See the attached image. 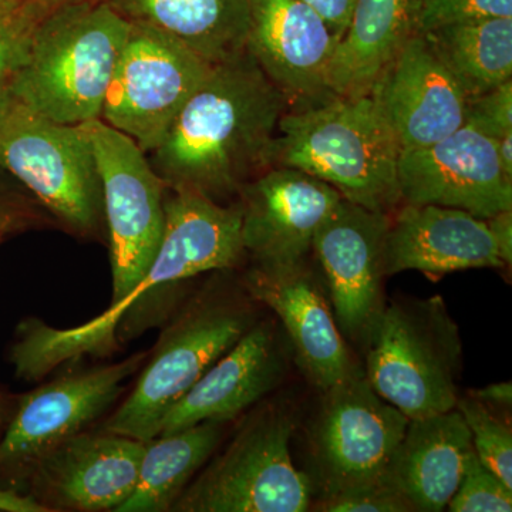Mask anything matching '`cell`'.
Segmentation results:
<instances>
[{"label":"cell","mask_w":512,"mask_h":512,"mask_svg":"<svg viewBox=\"0 0 512 512\" xmlns=\"http://www.w3.org/2000/svg\"><path fill=\"white\" fill-rule=\"evenodd\" d=\"M99 174L110 237L113 303L153 264L165 227L167 185L133 138L96 119L82 124Z\"/></svg>","instance_id":"cell-8"},{"label":"cell","mask_w":512,"mask_h":512,"mask_svg":"<svg viewBox=\"0 0 512 512\" xmlns=\"http://www.w3.org/2000/svg\"><path fill=\"white\" fill-rule=\"evenodd\" d=\"M454 77L467 101L512 76V18L454 23L421 33Z\"/></svg>","instance_id":"cell-25"},{"label":"cell","mask_w":512,"mask_h":512,"mask_svg":"<svg viewBox=\"0 0 512 512\" xmlns=\"http://www.w3.org/2000/svg\"><path fill=\"white\" fill-rule=\"evenodd\" d=\"M130 23L104 0H74L40 16L9 90L57 123L100 119Z\"/></svg>","instance_id":"cell-4"},{"label":"cell","mask_w":512,"mask_h":512,"mask_svg":"<svg viewBox=\"0 0 512 512\" xmlns=\"http://www.w3.org/2000/svg\"><path fill=\"white\" fill-rule=\"evenodd\" d=\"M456 409L466 420L478 460L512 488V433L488 406L467 396L458 397Z\"/></svg>","instance_id":"cell-27"},{"label":"cell","mask_w":512,"mask_h":512,"mask_svg":"<svg viewBox=\"0 0 512 512\" xmlns=\"http://www.w3.org/2000/svg\"><path fill=\"white\" fill-rule=\"evenodd\" d=\"M0 237H2V234H0Z\"/></svg>","instance_id":"cell-41"},{"label":"cell","mask_w":512,"mask_h":512,"mask_svg":"<svg viewBox=\"0 0 512 512\" xmlns=\"http://www.w3.org/2000/svg\"><path fill=\"white\" fill-rule=\"evenodd\" d=\"M291 107L248 50L212 64L148 160L167 188L221 202L272 167L279 121Z\"/></svg>","instance_id":"cell-1"},{"label":"cell","mask_w":512,"mask_h":512,"mask_svg":"<svg viewBox=\"0 0 512 512\" xmlns=\"http://www.w3.org/2000/svg\"><path fill=\"white\" fill-rule=\"evenodd\" d=\"M468 396L485 404V406L507 409L512 404V384L511 382L490 384V386H485L483 389L470 390Z\"/></svg>","instance_id":"cell-36"},{"label":"cell","mask_w":512,"mask_h":512,"mask_svg":"<svg viewBox=\"0 0 512 512\" xmlns=\"http://www.w3.org/2000/svg\"><path fill=\"white\" fill-rule=\"evenodd\" d=\"M497 148L498 160L508 177L512 178V134L494 141Z\"/></svg>","instance_id":"cell-39"},{"label":"cell","mask_w":512,"mask_h":512,"mask_svg":"<svg viewBox=\"0 0 512 512\" xmlns=\"http://www.w3.org/2000/svg\"><path fill=\"white\" fill-rule=\"evenodd\" d=\"M493 18H512V0H421L417 33Z\"/></svg>","instance_id":"cell-29"},{"label":"cell","mask_w":512,"mask_h":512,"mask_svg":"<svg viewBox=\"0 0 512 512\" xmlns=\"http://www.w3.org/2000/svg\"><path fill=\"white\" fill-rule=\"evenodd\" d=\"M40 16L42 15L25 0H0V29L32 22Z\"/></svg>","instance_id":"cell-35"},{"label":"cell","mask_w":512,"mask_h":512,"mask_svg":"<svg viewBox=\"0 0 512 512\" xmlns=\"http://www.w3.org/2000/svg\"><path fill=\"white\" fill-rule=\"evenodd\" d=\"M302 2L325 20L330 32L339 42L349 28L356 0H302Z\"/></svg>","instance_id":"cell-33"},{"label":"cell","mask_w":512,"mask_h":512,"mask_svg":"<svg viewBox=\"0 0 512 512\" xmlns=\"http://www.w3.org/2000/svg\"><path fill=\"white\" fill-rule=\"evenodd\" d=\"M167 191L164 235L146 276L123 299L83 325L56 329L36 319L22 323L10 356L20 379L39 380L63 363L110 352L121 320L153 289L238 265L245 256L239 205H224L187 188Z\"/></svg>","instance_id":"cell-2"},{"label":"cell","mask_w":512,"mask_h":512,"mask_svg":"<svg viewBox=\"0 0 512 512\" xmlns=\"http://www.w3.org/2000/svg\"><path fill=\"white\" fill-rule=\"evenodd\" d=\"M397 178L404 204L457 208L481 220L512 210V178L494 141L467 124L431 146L400 153Z\"/></svg>","instance_id":"cell-14"},{"label":"cell","mask_w":512,"mask_h":512,"mask_svg":"<svg viewBox=\"0 0 512 512\" xmlns=\"http://www.w3.org/2000/svg\"><path fill=\"white\" fill-rule=\"evenodd\" d=\"M19 220V211L15 202L8 200L0 192V234H5L10 228L15 227Z\"/></svg>","instance_id":"cell-38"},{"label":"cell","mask_w":512,"mask_h":512,"mask_svg":"<svg viewBox=\"0 0 512 512\" xmlns=\"http://www.w3.org/2000/svg\"><path fill=\"white\" fill-rule=\"evenodd\" d=\"M389 225V214L342 198L313 238L336 325L343 338L365 348L386 306L383 252Z\"/></svg>","instance_id":"cell-13"},{"label":"cell","mask_w":512,"mask_h":512,"mask_svg":"<svg viewBox=\"0 0 512 512\" xmlns=\"http://www.w3.org/2000/svg\"><path fill=\"white\" fill-rule=\"evenodd\" d=\"M247 50L291 107L333 96L329 67L338 39L302 0H247Z\"/></svg>","instance_id":"cell-15"},{"label":"cell","mask_w":512,"mask_h":512,"mask_svg":"<svg viewBox=\"0 0 512 512\" xmlns=\"http://www.w3.org/2000/svg\"><path fill=\"white\" fill-rule=\"evenodd\" d=\"M471 451L470 430L457 409L409 420L390 466V483L414 511L446 510Z\"/></svg>","instance_id":"cell-22"},{"label":"cell","mask_w":512,"mask_h":512,"mask_svg":"<svg viewBox=\"0 0 512 512\" xmlns=\"http://www.w3.org/2000/svg\"><path fill=\"white\" fill-rule=\"evenodd\" d=\"M128 23L148 26L183 43L208 63L247 50V0H104Z\"/></svg>","instance_id":"cell-24"},{"label":"cell","mask_w":512,"mask_h":512,"mask_svg":"<svg viewBox=\"0 0 512 512\" xmlns=\"http://www.w3.org/2000/svg\"><path fill=\"white\" fill-rule=\"evenodd\" d=\"M39 19L0 29V90L9 87L28 57L30 36Z\"/></svg>","instance_id":"cell-32"},{"label":"cell","mask_w":512,"mask_h":512,"mask_svg":"<svg viewBox=\"0 0 512 512\" xmlns=\"http://www.w3.org/2000/svg\"><path fill=\"white\" fill-rule=\"evenodd\" d=\"M25 2L35 8L40 15H45L49 10L62 6L64 3L74 2V0H25Z\"/></svg>","instance_id":"cell-40"},{"label":"cell","mask_w":512,"mask_h":512,"mask_svg":"<svg viewBox=\"0 0 512 512\" xmlns=\"http://www.w3.org/2000/svg\"><path fill=\"white\" fill-rule=\"evenodd\" d=\"M295 421L282 409L254 419L215 458L173 507L188 512H305L312 483L293 464Z\"/></svg>","instance_id":"cell-7"},{"label":"cell","mask_w":512,"mask_h":512,"mask_svg":"<svg viewBox=\"0 0 512 512\" xmlns=\"http://www.w3.org/2000/svg\"><path fill=\"white\" fill-rule=\"evenodd\" d=\"M211 67L173 37L130 23L100 120L153 153Z\"/></svg>","instance_id":"cell-10"},{"label":"cell","mask_w":512,"mask_h":512,"mask_svg":"<svg viewBox=\"0 0 512 512\" xmlns=\"http://www.w3.org/2000/svg\"><path fill=\"white\" fill-rule=\"evenodd\" d=\"M488 228L493 234L498 252L505 265L512 262V210L498 212L494 217L488 218Z\"/></svg>","instance_id":"cell-34"},{"label":"cell","mask_w":512,"mask_h":512,"mask_svg":"<svg viewBox=\"0 0 512 512\" xmlns=\"http://www.w3.org/2000/svg\"><path fill=\"white\" fill-rule=\"evenodd\" d=\"M421 0H356L335 47L329 87L338 96L369 93L377 77L417 33Z\"/></svg>","instance_id":"cell-23"},{"label":"cell","mask_w":512,"mask_h":512,"mask_svg":"<svg viewBox=\"0 0 512 512\" xmlns=\"http://www.w3.org/2000/svg\"><path fill=\"white\" fill-rule=\"evenodd\" d=\"M366 348L367 383L404 416L456 409L463 342L441 296L384 306Z\"/></svg>","instance_id":"cell-5"},{"label":"cell","mask_w":512,"mask_h":512,"mask_svg":"<svg viewBox=\"0 0 512 512\" xmlns=\"http://www.w3.org/2000/svg\"><path fill=\"white\" fill-rule=\"evenodd\" d=\"M144 450V441L119 434H76L40 456V474L66 507L117 511L136 488Z\"/></svg>","instance_id":"cell-21"},{"label":"cell","mask_w":512,"mask_h":512,"mask_svg":"<svg viewBox=\"0 0 512 512\" xmlns=\"http://www.w3.org/2000/svg\"><path fill=\"white\" fill-rule=\"evenodd\" d=\"M447 508L451 512H511L512 488L478 460L473 448Z\"/></svg>","instance_id":"cell-28"},{"label":"cell","mask_w":512,"mask_h":512,"mask_svg":"<svg viewBox=\"0 0 512 512\" xmlns=\"http://www.w3.org/2000/svg\"><path fill=\"white\" fill-rule=\"evenodd\" d=\"M342 195L301 170L272 165L241 188V237L252 268L285 274L308 264L319 225Z\"/></svg>","instance_id":"cell-12"},{"label":"cell","mask_w":512,"mask_h":512,"mask_svg":"<svg viewBox=\"0 0 512 512\" xmlns=\"http://www.w3.org/2000/svg\"><path fill=\"white\" fill-rule=\"evenodd\" d=\"M319 511L325 512H413L409 500L393 484L355 488L325 495Z\"/></svg>","instance_id":"cell-30"},{"label":"cell","mask_w":512,"mask_h":512,"mask_svg":"<svg viewBox=\"0 0 512 512\" xmlns=\"http://www.w3.org/2000/svg\"><path fill=\"white\" fill-rule=\"evenodd\" d=\"M369 93L400 153L431 146L466 123V96L421 33L407 40Z\"/></svg>","instance_id":"cell-16"},{"label":"cell","mask_w":512,"mask_h":512,"mask_svg":"<svg viewBox=\"0 0 512 512\" xmlns=\"http://www.w3.org/2000/svg\"><path fill=\"white\" fill-rule=\"evenodd\" d=\"M221 423L197 426L147 441L133 494L119 512L170 510L191 477L214 453L221 437Z\"/></svg>","instance_id":"cell-26"},{"label":"cell","mask_w":512,"mask_h":512,"mask_svg":"<svg viewBox=\"0 0 512 512\" xmlns=\"http://www.w3.org/2000/svg\"><path fill=\"white\" fill-rule=\"evenodd\" d=\"M409 420L372 389L365 373L325 390L313 437L325 495L392 484L390 466Z\"/></svg>","instance_id":"cell-11"},{"label":"cell","mask_w":512,"mask_h":512,"mask_svg":"<svg viewBox=\"0 0 512 512\" xmlns=\"http://www.w3.org/2000/svg\"><path fill=\"white\" fill-rule=\"evenodd\" d=\"M143 357L140 353L26 394L0 443V463L43 456L76 436L109 409L123 392L124 380L136 372Z\"/></svg>","instance_id":"cell-18"},{"label":"cell","mask_w":512,"mask_h":512,"mask_svg":"<svg viewBox=\"0 0 512 512\" xmlns=\"http://www.w3.org/2000/svg\"><path fill=\"white\" fill-rule=\"evenodd\" d=\"M284 370L274 328L269 323L251 326L165 414L158 436L205 421L235 419L274 390Z\"/></svg>","instance_id":"cell-20"},{"label":"cell","mask_w":512,"mask_h":512,"mask_svg":"<svg viewBox=\"0 0 512 512\" xmlns=\"http://www.w3.org/2000/svg\"><path fill=\"white\" fill-rule=\"evenodd\" d=\"M0 168L79 232L99 227L103 195L83 126L57 123L0 90Z\"/></svg>","instance_id":"cell-6"},{"label":"cell","mask_w":512,"mask_h":512,"mask_svg":"<svg viewBox=\"0 0 512 512\" xmlns=\"http://www.w3.org/2000/svg\"><path fill=\"white\" fill-rule=\"evenodd\" d=\"M245 285L252 298L271 308L284 323L296 362L315 386L325 392L362 373L336 325L322 284L308 264L285 274L252 268Z\"/></svg>","instance_id":"cell-17"},{"label":"cell","mask_w":512,"mask_h":512,"mask_svg":"<svg viewBox=\"0 0 512 512\" xmlns=\"http://www.w3.org/2000/svg\"><path fill=\"white\" fill-rule=\"evenodd\" d=\"M399 157V144L372 94H333L285 111L272 165L311 174L343 200L390 214L402 202Z\"/></svg>","instance_id":"cell-3"},{"label":"cell","mask_w":512,"mask_h":512,"mask_svg":"<svg viewBox=\"0 0 512 512\" xmlns=\"http://www.w3.org/2000/svg\"><path fill=\"white\" fill-rule=\"evenodd\" d=\"M384 275L420 271L444 275L504 268L487 221L440 205L404 204L384 239Z\"/></svg>","instance_id":"cell-19"},{"label":"cell","mask_w":512,"mask_h":512,"mask_svg":"<svg viewBox=\"0 0 512 512\" xmlns=\"http://www.w3.org/2000/svg\"><path fill=\"white\" fill-rule=\"evenodd\" d=\"M495 141L512 134V82L467 101L466 123Z\"/></svg>","instance_id":"cell-31"},{"label":"cell","mask_w":512,"mask_h":512,"mask_svg":"<svg viewBox=\"0 0 512 512\" xmlns=\"http://www.w3.org/2000/svg\"><path fill=\"white\" fill-rule=\"evenodd\" d=\"M235 302H205L184 316L158 346L133 392L106 424L107 433L156 439L165 414L251 328Z\"/></svg>","instance_id":"cell-9"},{"label":"cell","mask_w":512,"mask_h":512,"mask_svg":"<svg viewBox=\"0 0 512 512\" xmlns=\"http://www.w3.org/2000/svg\"><path fill=\"white\" fill-rule=\"evenodd\" d=\"M0 511L3 512H45L46 507L37 503L30 497L13 493V491L0 490Z\"/></svg>","instance_id":"cell-37"}]
</instances>
